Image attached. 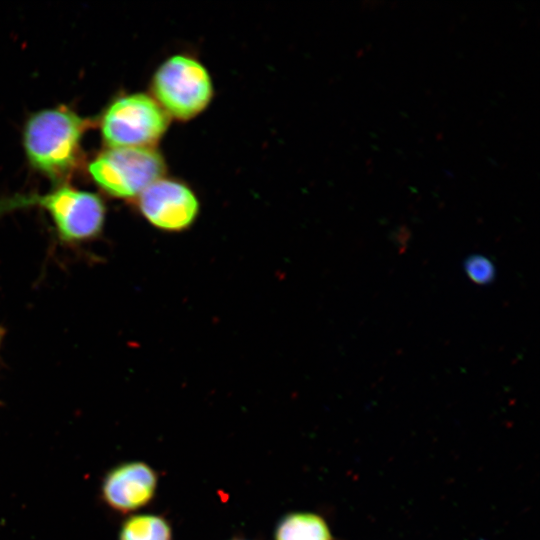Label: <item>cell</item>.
<instances>
[{"instance_id": "1", "label": "cell", "mask_w": 540, "mask_h": 540, "mask_svg": "<svg viewBox=\"0 0 540 540\" xmlns=\"http://www.w3.org/2000/svg\"><path fill=\"white\" fill-rule=\"evenodd\" d=\"M91 122L65 106L33 114L24 127L23 144L30 164L55 181L78 166L81 140Z\"/></svg>"}, {"instance_id": "2", "label": "cell", "mask_w": 540, "mask_h": 540, "mask_svg": "<svg viewBox=\"0 0 540 540\" xmlns=\"http://www.w3.org/2000/svg\"><path fill=\"white\" fill-rule=\"evenodd\" d=\"M152 97L170 119L189 121L211 104L214 85L208 69L193 55L178 53L167 57L154 72Z\"/></svg>"}, {"instance_id": "3", "label": "cell", "mask_w": 540, "mask_h": 540, "mask_svg": "<svg viewBox=\"0 0 540 540\" xmlns=\"http://www.w3.org/2000/svg\"><path fill=\"white\" fill-rule=\"evenodd\" d=\"M39 206L45 209L59 238L68 244L92 240L102 232L106 207L95 193L64 185L44 194H32L0 202V214L22 207Z\"/></svg>"}, {"instance_id": "4", "label": "cell", "mask_w": 540, "mask_h": 540, "mask_svg": "<svg viewBox=\"0 0 540 540\" xmlns=\"http://www.w3.org/2000/svg\"><path fill=\"white\" fill-rule=\"evenodd\" d=\"M170 121L151 95L138 92L116 98L104 111L100 128L109 148H155Z\"/></svg>"}, {"instance_id": "5", "label": "cell", "mask_w": 540, "mask_h": 540, "mask_svg": "<svg viewBox=\"0 0 540 540\" xmlns=\"http://www.w3.org/2000/svg\"><path fill=\"white\" fill-rule=\"evenodd\" d=\"M97 185L121 199H136L150 184L166 175L165 158L155 148H107L88 166Z\"/></svg>"}, {"instance_id": "6", "label": "cell", "mask_w": 540, "mask_h": 540, "mask_svg": "<svg viewBox=\"0 0 540 540\" xmlns=\"http://www.w3.org/2000/svg\"><path fill=\"white\" fill-rule=\"evenodd\" d=\"M141 215L154 227L179 232L191 226L199 213V200L185 182L166 175L150 184L137 198Z\"/></svg>"}, {"instance_id": "7", "label": "cell", "mask_w": 540, "mask_h": 540, "mask_svg": "<svg viewBox=\"0 0 540 540\" xmlns=\"http://www.w3.org/2000/svg\"><path fill=\"white\" fill-rule=\"evenodd\" d=\"M157 474L142 461H128L115 465L103 476L100 498L112 511L126 514L145 507L153 499L157 488Z\"/></svg>"}, {"instance_id": "8", "label": "cell", "mask_w": 540, "mask_h": 540, "mask_svg": "<svg viewBox=\"0 0 540 540\" xmlns=\"http://www.w3.org/2000/svg\"><path fill=\"white\" fill-rule=\"evenodd\" d=\"M274 540H332L325 520L317 514L295 512L277 524Z\"/></svg>"}, {"instance_id": "9", "label": "cell", "mask_w": 540, "mask_h": 540, "mask_svg": "<svg viewBox=\"0 0 540 540\" xmlns=\"http://www.w3.org/2000/svg\"><path fill=\"white\" fill-rule=\"evenodd\" d=\"M118 540H172L171 526L160 515H131L122 522Z\"/></svg>"}, {"instance_id": "10", "label": "cell", "mask_w": 540, "mask_h": 540, "mask_svg": "<svg viewBox=\"0 0 540 540\" xmlns=\"http://www.w3.org/2000/svg\"><path fill=\"white\" fill-rule=\"evenodd\" d=\"M465 270L468 277L477 284H487L495 275L493 263L480 255L469 257L465 262Z\"/></svg>"}, {"instance_id": "11", "label": "cell", "mask_w": 540, "mask_h": 540, "mask_svg": "<svg viewBox=\"0 0 540 540\" xmlns=\"http://www.w3.org/2000/svg\"><path fill=\"white\" fill-rule=\"evenodd\" d=\"M3 337H4V329L0 326V345L2 343Z\"/></svg>"}]
</instances>
